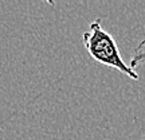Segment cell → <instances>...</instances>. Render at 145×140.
Masks as SVG:
<instances>
[{"label": "cell", "mask_w": 145, "mask_h": 140, "mask_svg": "<svg viewBox=\"0 0 145 140\" xmlns=\"http://www.w3.org/2000/svg\"><path fill=\"white\" fill-rule=\"evenodd\" d=\"M140 63H145V39L137 45L133 50V54L130 57V62H129V66L130 68L135 69L137 65Z\"/></svg>", "instance_id": "2"}, {"label": "cell", "mask_w": 145, "mask_h": 140, "mask_svg": "<svg viewBox=\"0 0 145 140\" xmlns=\"http://www.w3.org/2000/svg\"><path fill=\"white\" fill-rule=\"evenodd\" d=\"M82 42L89 55L98 63L108 68L117 69L130 80H138L137 72L133 68H130L129 63H125L124 58L121 57V53L114 38L102 28L99 18L94 19L89 24V30L83 32L82 35Z\"/></svg>", "instance_id": "1"}]
</instances>
